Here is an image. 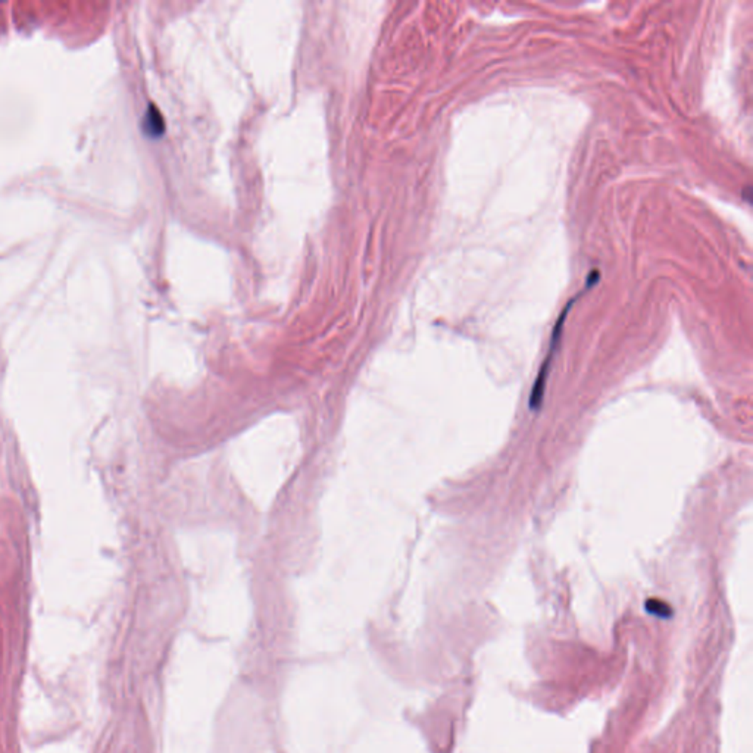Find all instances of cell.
<instances>
[{
    "mask_svg": "<svg viewBox=\"0 0 753 753\" xmlns=\"http://www.w3.org/2000/svg\"><path fill=\"white\" fill-rule=\"evenodd\" d=\"M578 299L574 298L568 302V305L563 308L562 313L559 315L553 330H552V336H551V342H549V349H548V353L545 359H543L540 368H538V372H537V376L536 380L533 383V387L530 390V396H529V409L533 411V412H537L541 409L543 406V402H545V394H546V387H548V379H549V372H551V368H552V364H553V358H555V353L559 347V342H560V336H562V330H563V323L565 320H567L568 317V312L570 309L573 308L574 302Z\"/></svg>",
    "mask_w": 753,
    "mask_h": 753,
    "instance_id": "cell-1",
    "label": "cell"
},
{
    "mask_svg": "<svg viewBox=\"0 0 753 753\" xmlns=\"http://www.w3.org/2000/svg\"><path fill=\"white\" fill-rule=\"evenodd\" d=\"M141 130L143 133L151 137V139H158L163 134L165 131V121H163V117L161 114V111L156 108L155 103H151L148 108H146V112L141 118Z\"/></svg>",
    "mask_w": 753,
    "mask_h": 753,
    "instance_id": "cell-2",
    "label": "cell"
},
{
    "mask_svg": "<svg viewBox=\"0 0 753 753\" xmlns=\"http://www.w3.org/2000/svg\"><path fill=\"white\" fill-rule=\"evenodd\" d=\"M644 610L647 614H651L654 617H658V618H669L673 617V608L669 606L668 603H665L663 600H659V599H647L644 602Z\"/></svg>",
    "mask_w": 753,
    "mask_h": 753,
    "instance_id": "cell-3",
    "label": "cell"
}]
</instances>
